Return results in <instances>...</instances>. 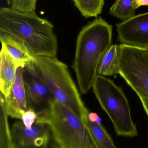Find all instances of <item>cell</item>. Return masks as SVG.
I'll return each mask as SVG.
<instances>
[{"instance_id": "obj_16", "label": "cell", "mask_w": 148, "mask_h": 148, "mask_svg": "<svg viewBox=\"0 0 148 148\" xmlns=\"http://www.w3.org/2000/svg\"><path fill=\"white\" fill-rule=\"evenodd\" d=\"M75 6L86 18L97 17L102 12L104 0H74Z\"/></svg>"}, {"instance_id": "obj_4", "label": "cell", "mask_w": 148, "mask_h": 148, "mask_svg": "<svg viewBox=\"0 0 148 148\" xmlns=\"http://www.w3.org/2000/svg\"><path fill=\"white\" fill-rule=\"evenodd\" d=\"M31 63L55 99L67 106L86 123L89 111L82 100L80 90L68 66L56 57L37 56Z\"/></svg>"}, {"instance_id": "obj_11", "label": "cell", "mask_w": 148, "mask_h": 148, "mask_svg": "<svg viewBox=\"0 0 148 148\" xmlns=\"http://www.w3.org/2000/svg\"><path fill=\"white\" fill-rule=\"evenodd\" d=\"M20 67L24 66L14 59L2 45L0 53V90L5 97L10 93Z\"/></svg>"}, {"instance_id": "obj_19", "label": "cell", "mask_w": 148, "mask_h": 148, "mask_svg": "<svg viewBox=\"0 0 148 148\" xmlns=\"http://www.w3.org/2000/svg\"><path fill=\"white\" fill-rule=\"evenodd\" d=\"M36 117V112L31 109H29L23 114L21 121L26 128L30 129L35 122Z\"/></svg>"}, {"instance_id": "obj_1", "label": "cell", "mask_w": 148, "mask_h": 148, "mask_svg": "<svg viewBox=\"0 0 148 148\" xmlns=\"http://www.w3.org/2000/svg\"><path fill=\"white\" fill-rule=\"evenodd\" d=\"M113 27L102 17L89 22L77 35L72 65L81 94L93 88L99 63L112 45Z\"/></svg>"}, {"instance_id": "obj_14", "label": "cell", "mask_w": 148, "mask_h": 148, "mask_svg": "<svg viewBox=\"0 0 148 148\" xmlns=\"http://www.w3.org/2000/svg\"><path fill=\"white\" fill-rule=\"evenodd\" d=\"M86 125L98 148H118L101 122L91 121L87 117Z\"/></svg>"}, {"instance_id": "obj_3", "label": "cell", "mask_w": 148, "mask_h": 148, "mask_svg": "<svg viewBox=\"0 0 148 148\" xmlns=\"http://www.w3.org/2000/svg\"><path fill=\"white\" fill-rule=\"evenodd\" d=\"M36 114V121L49 127L53 148H98L86 123L56 100Z\"/></svg>"}, {"instance_id": "obj_6", "label": "cell", "mask_w": 148, "mask_h": 148, "mask_svg": "<svg viewBox=\"0 0 148 148\" xmlns=\"http://www.w3.org/2000/svg\"><path fill=\"white\" fill-rule=\"evenodd\" d=\"M119 75L140 98L148 100V49L120 45Z\"/></svg>"}, {"instance_id": "obj_8", "label": "cell", "mask_w": 148, "mask_h": 148, "mask_svg": "<svg viewBox=\"0 0 148 148\" xmlns=\"http://www.w3.org/2000/svg\"><path fill=\"white\" fill-rule=\"evenodd\" d=\"M11 134L13 148H49L51 135L45 123L35 121L29 129L17 121L12 125Z\"/></svg>"}, {"instance_id": "obj_13", "label": "cell", "mask_w": 148, "mask_h": 148, "mask_svg": "<svg viewBox=\"0 0 148 148\" xmlns=\"http://www.w3.org/2000/svg\"><path fill=\"white\" fill-rule=\"evenodd\" d=\"M120 71V45L110 46L101 59L97 73L103 76H114Z\"/></svg>"}, {"instance_id": "obj_2", "label": "cell", "mask_w": 148, "mask_h": 148, "mask_svg": "<svg viewBox=\"0 0 148 148\" xmlns=\"http://www.w3.org/2000/svg\"><path fill=\"white\" fill-rule=\"evenodd\" d=\"M0 34L10 35L22 41L35 56L56 57L58 41L53 24L36 11L0 8Z\"/></svg>"}, {"instance_id": "obj_12", "label": "cell", "mask_w": 148, "mask_h": 148, "mask_svg": "<svg viewBox=\"0 0 148 148\" xmlns=\"http://www.w3.org/2000/svg\"><path fill=\"white\" fill-rule=\"evenodd\" d=\"M0 40L1 45L9 53L23 66L34 60L35 56L24 43L19 39L10 35L0 34Z\"/></svg>"}, {"instance_id": "obj_15", "label": "cell", "mask_w": 148, "mask_h": 148, "mask_svg": "<svg viewBox=\"0 0 148 148\" xmlns=\"http://www.w3.org/2000/svg\"><path fill=\"white\" fill-rule=\"evenodd\" d=\"M135 0H115L110 9L109 14L123 21L136 15Z\"/></svg>"}, {"instance_id": "obj_22", "label": "cell", "mask_w": 148, "mask_h": 148, "mask_svg": "<svg viewBox=\"0 0 148 148\" xmlns=\"http://www.w3.org/2000/svg\"><path fill=\"white\" fill-rule=\"evenodd\" d=\"M72 1H74V0H72Z\"/></svg>"}, {"instance_id": "obj_5", "label": "cell", "mask_w": 148, "mask_h": 148, "mask_svg": "<svg viewBox=\"0 0 148 148\" xmlns=\"http://www.w3.org/2000/svg\"><path fill=\"white\" fill-rule=\"evenodd\" d=\"M92 88L102 108L110 118L116 134L130 138L137 136L138 130L121 87L111 79L98 75Z\"/></svg>"}, {"instance_id": "obj_7", "label": "cell", "mask_w": 148, "mask_h": 148, "mask_svg": "<svg viewBox=\"0 0 148 148\" xmlns=\"http://www.w3.org/2000/svg\"><path fill=\"white\" fill-rule=\"evenodd\" d=\"M23 77L29 109L37 114L47 108L55 100L47 86L36 73L31 62L23 67Z\"/></svg>"}, {"instance_id": "obj_18", "label": "cell", "mask_w": 148, "mask_h": 148, "mask_svg": "<svg viewBox=\"0 0 148 148\" xmlns=\"http://www.w3.org/2000/svg\"><path fill=\"white\" fill-rule=\"evenodd\" d=\"M37 0H10L9 7L25 11H36Z\"/></svg>"}, {"instance_id": "obj_20", "label": "cell", "mask_w": 148, "mask_h": 148, "mask_svg": "<svg viewBox=\"0 0 148 148\" xmlns=\"http://www.w3.org/2000/svg\"><path fill=\"white\" fill-rule=\"evenodd\" d=\"M143 6H148V0H135L134 7L136 9Z\"/></svg>"}, {"instance_id": "obj_10", "label": "cell", "mask_w": 148, "mask_h": 148, "mask_svg": "<svg viewBox=\"0 0 148 148\" xmlns=\"http://www.w3.org/2000/svg\"><path fill=\"white\" fill-rule=\"evenodd\" d=\"M5 99L8 115L21 121L23 114L29 109L23 77V67L17 69L10 93Z\"/></svg>"}, {"instance_id": "obj_17", "label": "cell", "mask_w": 148, "mask_h": 148, "mask_svg": "<svg viewBox=\"0 0 148 148\" xmlns=\"http://www.w3.org/2000/svg\"><path fill=\"white\" fill-rule=\"evenodd\" d=\"M1 148H13L11 139V130L8 123L5 97L1 93Z\"/></svg>"}, {"instance_id": "obj_21", "label": "cell", "mask_w": 148, "mask_h": 148, "mask_svg": "<svg viewBox=\"0 0 148 148\" xmlns=\"http://www.w3.org/2000/svg\"><path fill=\"white\" fill-rule=\"evenodd\" d=\"M143 108L148 117V100L144 98H140Z\"/></svg>"}, {"instance_id": "obj_9", "label": "cell", "mask_w": 148, "mask_h": 148, "mask_svg": "<svg viewBox=\"0 0 148 148\" xmlns=\"http://www.w3.org/2000/svg\"><path fill=\"white\" fill-rule=\"evenodd\" d=\"M116 29L121 45L148 49V12L117 23Z\"/></svg>"}]
</instances>
